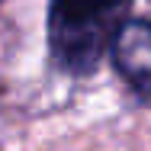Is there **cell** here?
Listing matches in <instances>:
<instances>
[{"instance_id": "2", "label": "cell", "mask_w": 151, "mask_h": 151, "mask_svg": "<svg viewBox=\"0 0 151 151\" xmlns=\"http://www.w3.org/2000/svg\"><path fill=\"white\" fill-rule=\"evenodd\" d=\"M113 64L138 93H151V23L125 19L109 42Z\"/></svg>"}, {"instance_id": "1", "label": "cell", "mask_w": 151, "mask_h": 151, "mask_svg": "<svg viewBox=\"0 0 151 151\" xmlns=\"http://www.w3.org/2000/svg\"><path fill=\"white\" fill-rule=\"evenodd\" d=\"M129 0H52L48 42L61 68L84 74L100 61L122 23Z\"/></svg>"}]
</instances>
